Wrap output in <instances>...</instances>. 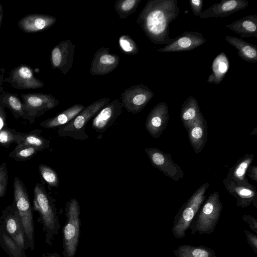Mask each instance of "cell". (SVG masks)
I'll list each match as a JSON object with an SVG mask.
<instances>
[{
	"instance_id": "cell-1",
	"label": "cell",
	"mask_w": 257,
	"mask_h": 257,
	"mask_svg": "<svg viewBox=\"0 0 257 257\" xmlns=\"http://www.w3.org/2000/svg\"><path fill=\"white\" fill-rule=\"evenodd\" d=\"M180 13L177 0H149L140 13L137 23L154 44H169V25Z\"/></svg>"
},
{
	"instance_id": "cell-2",
	"label": "cell",
	"mask_w": 257,
	"mask_h": 257,
	"mask_svg": "<svg viewBox=\"0 0 257 257\" xmlns=\"http://www.w3.org/2000/svg\"><path fill=\"white\" fill-rule=\"evenodd\" d=\"M33 209L38 212V222L43 225L46 242L50 244L53 235L57 233L58 220L53 199L40 183H37L33 190Z\"/></svg>"
},
{
	"instance_id": "cell-3",
	"label": "cell",
	"mask_w": 257,
	"mask_h": 257,
	"mask_svg": "<svg viewBox=\"0 0 257 257\" xmlns=\"http://www.w3.org/2000/svg\"><path fill=\"white\" fill-rule=\"evenodd\" d=\"M110 101L108 98L97 100L85 107L69 122L58 128L60 137H70L76 140H85L89 138L85 132L88 121Z\"/></svg>"
},
{
	"instance_id": "cell-4",
	"label": "cell",
	"mask_w": 257,
	"mask_h": 257,
	"mask_svg": "<svg viewBox=\"0 0 257 257\" xmlns=\"http://www.w3.org/2000/svg\"><path fill=\"white\" fill-rule=\"evenodd\" d=\"M14 203L19 213L29 248L34 249V228L32 208L27 190L18 177L14 180Z\"/></svg>"
},
{
	"instance_id": "cell-5",
	"label": "cell",
	"mask_w": 257,
	"mask_h": 257,
	"mask_svg": "<svg viewBox=\"0 0 257 257\" xmlns=\"http://www.w3.org/2000/svg\"><path fill=\"white\" fill-rule=\"evenodd\" d=\"M80 206L77 200L72 198L67 205V221L64 228V245L67 257L75 254L79 235Z\"/></svg>"
},
{
	"instance_id": "cell-6",
	"label": "cell",
	"mask_w": 257,
	"mask_h": 257,
	"mask_svg": "<svg viewBox=\"0 0 257 257\" xmlns=\"http://www.w3.org/2000/svg\"><path fill=\"white\" fill-rule=\"evenodd\" d=\"M153 91L143 84L133 85L124 90L121 94V103L128 112L136 114L140 112L152 99Z\"/></svg>"
},
{
	"instance_id": "cell-7",
	"label": "cell",
	"mask_w": 257,
	"mask_h": 257,
	"mask_svg": "<svg viewBox=\"0 0 257 257\" xmlns=\"http://www.w3.org/2000/svg\"><path fill=\"white\" fill-rule=\"evenodd\" d=\"M0 220L8 233L25 250L29 248L22 222L14 202L2 211Z\"/></svg>"
},
{
	"instance_id": "cell-8",
	"label": "cell",
	"mask_w": 257,
	"mask_h": 257,
	"mask_svg": "<svg viewBox=\"0 0 257 257\" xmlns=\"http://www.w3.org/2000/svg\"><path fill=\"white\" fill-rule=\"evenodd\" d=\"M24 108L31 123L45 111L57 106L59 101L53 96L45 94H23Z\"/></svg>"
},
{
	"instance_id": "cell-9",
	"label": "cell",
	"mask_w": 257,
	"mask_h": 257,
	"mask_svg": "<svg viewBox=\"0 0 257 257\" xmlns=\"http://www.w3.org/2000/svg\"><path fill=\"white\" fill-rule=\"evenodd\" d=\"M75 48L70 40L62 41L56 45L51 53L52 67L59 69L63 75L69 73L73 64Z\"/></svg>"
},
{
	"instance_id": "cell-10",
	"label": "cell",
	"mask_w": 257,
	"mask_h": 257,
	"mask_svg": "<svg viewBox=\"0 0 257 257\" xmlns=\"http://www.w3.org/2000/svg\"><path fill=\"white\" fill-rule=\"evenodd\" d=\"M206 41V39L201 33L185 31L174 38L171 43L157 51L162 53L190 51L203 45Z\"/></svg>"
},
{
	"instance_id": "cell-11",
	"label": "cell",
	"mask_w": 257,
	"mask_h": 257,
	"mask_svg": "<svg viewBox=\"0 0 257 257\" xmlns=\"http://www.w3.org/2000/svg\"><path fill=\"white\" fill-rule=\"evenodd\" d=\"M120 58L110 52L108 47H101L95 53L90 64V74L94 76L107 74L119 65Z\"/></svg>"
},
{
	"instance_id": "cell-12",
	"label": "cell",
	"mask_w": 257,
	"mask_h": 257,
	"mask_svg": "<svg viewBox=\"0 0 257 257\" xmlns=\"http://www.w3.org/2000/svg\"><path fill=\"white\" fill-rule=\"evenodd\" d=\"M122 107L120 101L118 99L107 103L93 117L92 128L97 133L105 132L121 114Z\"/></svg>"
},
{
	"instance_id": "cell-13",
	"label": "cell",
	"mask_w": 257,
	"mask_h": 257,
	"mask_svg": "<svg viewBox=\"0 0 257 257\" xmlns=\"http://www.w3.org/2000/svg\"><path fill=\"white\" fill-rule=\"evenodd\" d=\"M248 5L246 0H223L206 9L199 17L201 19L227 17L245 9Z\"/></svg>"
},
{
	"instance_id": "cell-14",
	"label": "cell",
	"mask_w": 257,
	"mask_h": 257,
	"mask_svg": "<svg viewBox=\"0 0 257 257\" xmlns=\"http://www.w3.org/2000/svg\"><path fill=\"white\" fill-rule=\"evenodd\" d=\"M56 21V18L52 16L33 14L22 18L18 25L25 32L35 33L50 28Z\"/></svg>"
},
{
	"instance_id": "cell-15",
	"label": "cell",
	"mask_w": 257,
	"mask_h": 257,
	"mask_svg": "<svg viewBox=\"0 0 257 257\" xmlns=\"http://www.w3.org/2000/svg\"><path fill=\"white\" fill-rule=\"evenodd\" d=\"M225 27L242 38H257V15L243 17Z\"/></svg>"
},
{
	"instance_id": "cell-16",
	"label": "cell",
	"mask_w": 257,
	"mask_h": 257,
	"mask_svg": "<svg viewBox=\"0 0 257 257\" xmlns=\"http://www.w3.org/2000/svg\"><path fill=\"white\" fill-rule=\"evenodd\" d=\"M84 108L82 104H74L57 115L43 121L40 125L46 128H58L69 122Z\"/></svg>"
},
{
	"instance_id": "cell-17",
	"label": "cell",
	"mask_w": 257,
	"mask_h": 257,
	"mask_svg": "<svg viewBox=\"0 0 257 257\" xmlns=\"http://www.w3.org/2000/svg\"><path fill=\"white\" fill-rule=\"evenodd\" d=\"M227 42L237 50V55L243 60L249 63L257 62V46L242 39L231 36H226Z\"/></svg>"
},
{
	"instance_id": "cell-18",
	"label": "cell",
	"mask_w": 257,
	"mask_h": 257,
	"mask_svg": "<svg viewBox=\"0 0 257 257\" xmlns=\"http://www.w3.org/2000/svg\"><path fill=\"white\" fill-rule=\"evenodd\" d=\"M12 80L21 88H40L44 83L36 78L28 67L22 66L13 71Z\"/></svg>"
},
{
	"instance_id": "cell-19",
	"label": "cell",
	"mask_w": 257,
	"mask_h": 257,
	"mask_svg": "<svg viewBox=\"0 0 257 257\" xmlns=\"http://www.w3.org/2000/svg\"><path fill=\"white\" fill-rule=\"evenodd\" d=\"M229 67V62L226 54L222 52L214 59L212 64V73L209 75L207 81L211 84L220 83Z\"/></svg>"
},
{
	"instance_id": "cell-20",
	"label": "cell",
	"mask_w": 257,
	"mask_h": 257,
	"mask_svg": "<svg viewBox=\"0 0 257 257\" xmlns=\"http://www.w3.org/2000/svg\"><path fill=\"white\" fill-rule=\"evenodd\" d=\"M0 246L10 257H27L25 250L8 233L1 220Z\"/></svg>"
},
{
	"instance_id": "cell-21",
	"label": "cell",
	"mask_w": 257,
	"mask_h": 257,
	"mask_svg": "<svg viewBox=\"0 0 257 257\" xmlns=\"http://www.w3.org/2000/svg\"><path fill=\"white\" fill-rule=\"evenodd\" d=\"M42 131L35 129L29 133H21L20 144L30 146L39 152L50 147V141L41 135Z\"/></svg>"
},
{
	"instance_id": "cell-22",
	"label": "cell",
	"mask_w": 257,
	"mask_h": 257,
	"mask_svg": "<svg viewBox=\"0 0 257 257\" xmlns=\"http://www.w3.org/2000/svg\"><path fill=\"white\" fill-rule=\"evenodd\" d=\"M142 0H117L114 4V10L121 19L126 18L134 13Z\"/></svg>"
},
{
	"instance_id": "cell-23",
	"label": "cell",
	"mask_w": 257,
	"mask_h": 257,
	"mask_svg": "<svg viewBox=\"0 0 257 257\" xmlns=\"http://www.w3.org/2000/svg\"><path fill=\"white\" fill-rule=\"evenodd\" d=\"M39 151L34 147L18 144L9 154V157L17 161H27L32 158Z\"/></svg>"
},
{
	"instance_id": "cell-24",
	"label": "cell",
	"mask_w": 257,
	"mask_h": 257,
	"mask_svg": "<svg viewBox=\"0 0 257 257\" xmlns=\"http://www.w3.org/2000/svg\"><path fill=\"white\" fill-rule=\"evenodd\" d=\"M21 133L6 126L0 131V146L9 148L13 143L20 144Z\"/></svg>"
},
{
	"instance_id": "cell-25",
	"label": "cell",
	"mask_w": 257,
	"mask_h": 257,
	"mask_svg": "<svg viewBox=\"0 0 257 257\" xmlns=\"http://www.w3.org/2000/svg\"><path fill=\"white\" fill-rule=\"evenodd\" d=\"M5 104L11 110L16 118L23 117L28 119L24 104L16 96H9L5 101Z\"/></svg>"
},
{
	"instance_id": "cell-26",
	"label": "cell",
	"mask_w": 257,
	"mask_h": 257,
	"mask_svg": "<svg viewBox=\"0 0 257 257\" xmlns=\"http://www.w3.org/2000/svg\"><path fill=\"white\" fill-rule=\"evenodd\" d=\"M118 44L121 51L125 55H136L139 52L137 44L127 35H121L118 39Z\"/></svg>"
},
{
	"instance_id": "cell-27",
	"label": "cell",
	"mask_w": 257,
	"mask_h": 257,
	"mask_svg": "<svg viewBox=\"0 0 257 257\" xmlns=\"http://www.w3.org/2000/svg\"><path fill=\"white\" fill-rule=\"evenodd\" d=\"M40 175L45 182L51 187H57L59 184V178L56 172L49 166L45 164L39 165Z\"/></svg>"
},
{
	"instance_id": "cell-28",
	"label": "cell",
	"mask_w": 257,
	"mask_h": 257,
	"mask_svg": "<svg viewBox=\"0 0 257 257\" xmlns=\"http://www.w3.org/2000/svg\"><path fill=\"white\" fill-rule=\"evenodd\" d=\"M182 117L185 120L193 119L196 115L198 110V102L193 96L188 97L183 103Z\"/></svg>"
},
{
	"instance_id": "cell-29",
	"label": "cell",
	"mask_w": 257,
	"mask_h": 257,
	"mask_svg": "<svg viewBox=\"0 0 257 257\" xmlns=\"http://www.w3.org/2000/svg\"><path fill=\"white\" fill-rule=\"evenodd\" d=\"M8 178L7 164L4 162L0 165V198L3 197L6 195Z\"/></svg>"
},
{
	"instance_id": "cell-30",
	"label": "cell",
	"mask_w": 257,
	"mask_h": 257,
	"mask_svg": "<svg viewBox=\"0 0 257 257\" xmlns=\"http://www.w3.org/2000/svg\"><path fill=\"white\" fill-rule=\"evenodd\" d=\"M203 4V0H191L189 1L191 11L195 16H200L202 12Z\"/></svg>"
},
{
	"instance_id": "cell-31",
	"label": "cell",
	"mask_w": 257,
	"mask_h": 257,
	"mask_svg": "<svg viewBox=\"0 0 257 257\" xmlns=\"http://www.w3.org/2000/svg\"><path fill=\"white\" fill-rule=\"evenodd\" d=\"M149 155H151L152 161L155 165L161 166L164 164L165 158L161 154L158 152H150Z\"/></svg>"
},
{
	"instance_id": "cell-32",
	"label": "cell",
	"mask_w": 257,
	"mask_h": 257,
	"mask_svg": "<svg viewBox=\"0 0 257 257\" xmlns=\"http://www.w3.org/2000/svg\"><path fill=\"white\" fill-rule=\"evenodd\" d=\"M194 215V210L191 207L186 208L183 211V218L186 222L190 221Z\"/></svg>"
},
{
	"instance_id": "cell-33",
	"label": "cell",
	"mask_w": 257,
	"mask_h": 257,
	"mask_svg": "<svg viewBox=\"0 0 257 257\" xmlns=\"http://www.w3.org/2000/svg\"><path fill=\"white\" fill-rule=\"evenodd\" d=\"M247 165L248 163L247 162H243L239 165L236 170V175L238 177H241L244 174Z\"/></svg>"
},
{
	"instance_id": "cell-34",
	"label": "cell",
	"mask_w": 257,
	"mask_h": 257,
	"mask_svg": "<svg viewBox=\"0 0 257 257\" xmlns=\"http://www.w3.org/2000/svg\"><path fill=\"white\" fill-rule=\"evenodd\" d=\"M6 126V115L3 107L0 105V131Z\"/></svg>"
},
{
	"instance_id": "cell-35",
	"label": "cell",
	"mask_w": 257,
	"mask_h": 257,
	"mask_svg": "<svg viewBox=\"0 0 257 257\" xmlns=\"http://www.w3.org/2000/svg\"><path fill=\"white\" fill-rule=\"evenodd\" d=\"M194 257H208V252L202 249H195L192 252Z\"/></svg>"
},
{
	"instance_id": "cell-36",
	"label": "cell",
	"mask_w": 257,
	"mask_h": 257,
	"mask_svg": "<svg viewBox=\"0 0 257 257\" xmlns=\"http://www.w3.org/2000/svg\"><path fill=\"white\" fill-rule=\"evenodd\" d=\"M202 130L199 126H196L192 130V136L195 139H199L202 136Z\"/></svg>"
},
{
	"instance_id": "cell-37",
	"label": "cell",
	"mask_w": 257,
	"mask_h": 257,
	"mask_svg": "<svg viewBox=\"0 0 257 257\" xmlns=\"http://www.w3.org/2000/svg\"><path fill=\"white\" fill-rule=\"evenodd\" d=\"M213 210V206L212 204L210 203H207L204 205L203 208V212L205 214L209 215L212 212Z\"/></svg>"
},
{
	"instance_id": "cell-38",
	"label": "cell",
	"mask_w": 257,
	"mask_h": 257,
	"mask_svg": "<svg viewBox=\"0 0 257 257\" xmlns=\"http://www.w3.org/2000/svg\"><path fill=\"white\" fill-rule=\"evenodd\" d=\"M239 193L243 196H249L251 194L252 192L249 189H243L240 191Z\"/></svg>"
},
{
	"instance_id": "cell-39",
	"label": "cell",
	"mask_w": 257,
	"mask_h": 257,
	"mask_svg": "<svg viewBox=\"0 0 257 257\" xmlns=\"http://www.w3.org/2000/svg\"><path fill=\"white\" fill-rule=\"evenodd\" d=\"M43 257H59V256L55 253H44L43 254Z\"/></svg>"
},
{
	"instance_id": "cell-40",
	"label": "cell",
	"mask_w": 257,
	"mask_h": 257,
	"mask_svg": "<svg viewBox=\"0 0 257 257\" xmlns=\"http://www.w3.org/2000/svg\"><path fill=\"white\" fill-rule=\"evenodd\" d=\"M2 19V15H0V24L1 23Z\"/></svg>"
},
{
	"instance_id": "cell-41",
	"label": "cell",
	"mask_w": 257,
	"mask_h": 257,
	"mask_svg": "<svg viewBox=\"0 0 257 257\" xmlns=\"http://www.w3.org/2000/svg\"><path fill=\"white\" fill-rule=\"evenodd\" d=\"M1 6H0V10H1Z\"/></svg>"
}]
</instances>
